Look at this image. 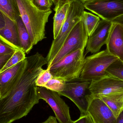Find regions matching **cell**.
Returning <instances> with one entry per match:
<instances>
[{"label":"cell","instance_id":"cell-15","mask_svg":"<svg viewBox=\"0 0 123 123\" xmlns=\"http://www.w3.org/2000/svg\"><path fill=\"white\" fill-rule=\"evenodd\" d=\"M5 16L6 26L0 29V40L15 49H22L16 22Z\"/></svg>","mask_w":123,"mask_h":123},{"label":"cell","instance_id":"cell-8","mask_svg":"<svg viewBox=\"0 0 123 123\" xmlns=\"http://www.w3.org/2000/svg\"><path fill=\"white\" fill-rule=\"evenodd\" d=\"M37 93L39 99L44 100L51 107L59 123H72L69 108L60 95L44 87H37Z\"/></svg>","mask_w":123,"mask_h":123},{"label":"cell","instance_id":"cell-14","mask_svg":"<svg viewBox=\"0 0 123 123\" xmlns=\"http://www.w3.org/2000/svg\"><path fill=\"white\" fill-rule=\"evenodd\" d=\"M106 49L123 62V25L112 22L106 44Z\"/></svg>","mask_w":123,"mask_h":123},{"label":"cell","instance_id":"cell-1","mask_svg":"<svg viewBox=\"0 0 123 123\" xmlns=\"http://www.w3.org/2000/svg\"><path fill=\"white\" fill-rule=\"evenodd\" d=\"M24 71L18 82L0 98V123H12L26 116L39 102L35 82L48 64L46 57L37 52L26 57Z\"/></svg>","mask_w":123,"mask_h":123},{"label":"cell","instance_id":"cell-20","mask_svg":"<svg viewBox=\"0 0 123 123\" xmlns=\"http://www.w3.org/2000/svg\"><path fill=\"white\" fill-rule=\"evenodd\" d=\"M82 19L87 35L89 37L97 29L100 21V18L98 16L85 11Z\"/></svg>","mask_w":123,"mask_h":123},{"label":"cell","instance_id":"cell-26","mask_svg":"<svg viewBox=\"0 0 123 123\" xmlns=\"http://www.w3.org/2000/svg\"><path fill=\"white\" fill-rule=\"evenodd\" d=\"M16 50L0 40V55L14 53Z\"/></svg>","mask_w":123,"mask_h":123},{"label":"cell","instance_id":"cell-27","mask_svg":"<svg viewBox=\"0 0 123 123\" xmlns=\"http://www.w3.org/2000/svg\"><path fill=\"white\" fill-rule=\"evenodd\" d=\"M13 54L11 53L0 55V72Z\"/></svg>","mask_w":123,"mask_h":123},{"label":"cell","instance_id":"cell-29","mask_svg":"<svg viewBox=\"0 0 123 123\" xmlns=\"http://www.w3.org/2000/svg\"><path fill=\"white\" fill-rule=\"evenodd\" d=\"M6 24L5 14L0 10V29L5 27Z\"/></svg>","mask_w":123,"mask_h":123},{"label":"cell","instance_id":"cell-30","mask_svg":"<svg viewBox=\"0 0 123 123\" xmlns=\"http://www.w3.org/2000/svg\"><path fill=\"white\" fill-rule=\"evenodd\" d=\"M41 123H58L56 118L53 116H50L47 120Z\"/></svg>","mask_w":123,"mask_h":123},{"label":"cell","instance_id":"cell-24","mask_svg":"<svg viewBox=\"0 0 123 123\" xmlns=\"http://www.w3.org/2000/svg\"><path fill=\"white\" fill-rule=\"evenodd\" d=\"M53 77L49 69H44L37 79L35 84L37 87H44Z\"/></svg>","mask_w":123,"mask_h":123},{"label":"cell","instance_id":"cell-22","mask_svg":"<svg viewBox=\"0 0 123 123\" xmlns=\"http://www.w3.org/2000/svg\"><path fill=\"white\" fill-rule=\"evenodd\" d=\"M26 53L22 49L16 50L11 57L9 60L0 72L13 66L26 59Z\"/></svg>","mask_w":123,"mask_h":123},{"label":"cell","instance_id":"cell-16","mask_svg":"<svg viewBox=\"0 0 123 123\" xmlns=\"http://www.w3.org/2000/svg\"><path fill=\"white\" fill-rule=\"evenodd\" d=\"M94 98L102 100L111 110L116 118L123 111V92Z\"/></svg>","mask_w":123,"mask_h":123},{"label":"cell","instance_id":"cell-25","mask_svg":"<svg viewBox=\"0 0 123 123\" xmlns=\"http://www.w3.org/2000/svg\"><path fill=\"white\" fill-rule=\"evenodd\" d=\"M35 6L40 10L46 11L51 9L53 4L52 0H32Z\"/></svg>","mask_w":123,"mask_h":123},{"label":"cell","instance_id":"cell-5","mask_svg":"<svg viewBox=\"0 0 123 123\" xmlns=\"http://www.w3.org/2000/svg\"><path fill=\"white\" fill-rule=\"evenodd\" d=\"M107 49L85 58V63L80 79L92 81L109 75L106 69L113 62L118 60Z\"/></svg>","mask_w":123,"mask_h":123},{"label":"cell","instance_id":"cell-17","mask_svg":"<svg viewBox=\"0 0 123 123\" xmlns=\"http://www.w3.org/2000/svg\"><path fill=\"white\" fill-rule=\"evenodd\" d=\"M71 1H67L55 6L53 18V39L57 37L66 20Z\"/></svg>","mask_w":123,"mask_h":123},{"label":"cell","instance_id":"cell-4","mask_svg":"<svg viewBox=\"0 0 123 123\" xmlns=\"http://www.w3.org/2000/svg\"><path fill=\"white\" fill-rule=\"evenodd\" d=\"M85 49H79L65 56L49 69L54 78L68 82L79 78L84 67Z\"/></svg>","mask_w":123,"mask_h":123},{"label":"cell","instance_id":"cell-31","mask_svg":"<svg viewBox=\"0 0 123 123\" xmlns=\"http://www.w3.org/2000/svg\"><path fill=\"white\" fill-rule=\"evenodd\" d=\"M112 22H117L123 25V14L111 20Z\"/></svg>","mask_w":123,"mask_h":123},{"label":"cell","instance_id":"cell-34","mask_svg":"<svg viewBox=\"0 0 123 123\" xmlns=\"http://www.w3.org/2000/svg\"><path fill=\"white\" fill-rule=\"evenodd\" d=\"M72 0H60V3H59L58 4H62L63 3H64L65 2H67V1H71Z\"/></svg>","mask_w":123,"mask_h":123},{"label":"cell","instance_id":"cell-13","mask_svg":"<svg viewBox=\"0 0 123 123\" xmlns=\"http://www.w3.org/2000/svg\"><path fill=\"white\" fill-rule=\"evenodd\" d=\"M94 123H116V118L111 110L99 98H93L87 111Z\"/></svg>","mask_w":123,"mask_h":123},{"label":"cell","instance_id":"cell-32","mask_svg":"<svg viewBox=\"0 0 123 123\" xmlns=\"http://www.w3.org/2000/svg\"><path fill=\"white\" fill-rule=\"evenodd\" d=\"M116 123H123V111L117 118Z\"/></svg>","mask_w":123,"mask_h":123},{"label":"cell","instance_id":"cell-3","mask_svg":"<svg viewBox=\"0 0 123 123\" xmlns=\"http://www.w3.org/2000/svg\"><path fill=\"white\" fill-rule=\"evenodd\" d=\"M85 9L84 3L81 0L71 1L66 20L57 37L53 41L46 57L47 66L57 55L73 28L82 19Z\"/></svg>","mask_w":123,"mask_h":123},{"label":"cell","instance_id":"cell-6","mask_svg":"<svg viewBox=\"0 0 123 123\" xmlns=\"http://www.w3.org/2000/svg\"><path fill=\"white\" fill-rule=\"evenodd\" d=\"M91 82L79 78L66 82L63 90L58 92L74 103L79 108L81 115L87 114L89 105L92 99L89 89Z\"/></svg>","mask_w":123,"mask_h":123},{"label":"cell","instance_id":"cell-33","mask_svg":"<svg viewBox=\"0 0 123 123\" xmlns=\"http://www.w3.org/2000/svg\"><path fill=\"white\" fill-rule=\"evenodd\" d=\"M81 0L84 4L86 3L96 2V1H103L108 0Z\"/></svg>","mask_w":123,"mask_h":123},{"label":"cell","instance_id":"cell-9","mask_svg":"<svg viewBox=\"0 0 123 123\" xmlns=\"http://www.w3.org/2000/svg\"><path fill=\"white\" fill-rule=\"evenodd\" d=\"M85 8L101 19L111 21L123 14V0H108L84 4Z\"/></svg>","mask_w":123,"mask_h":123},{"label":"cell","instance_id":"cell-23","mask_svg":"<svg viewBox=\"0 0 123 123\" xmlns=\"http://www.w3.org/2000/svg\"><path fill=\"white\" fill-rule=\"evenodd\" d=\"M66 82L61 79L53 77L44 87L52 91L59 92L63 90Z\"/></svg>","mask_w":123,"mask_h":123},{"label":"cell","instance_id":"cell-7","mask_svg":"<svg viewBox=\"0 0 123 123\" xmlns=\"http://www.w3.org/2000/svg\"><path fill=\"white\" fill-rule=\"evenodd\" d=\"M88 37L82 18L73 28L57 55L48 66L47 69H49L51 66L67 55L79 49H85Z\"/></svg>","mask_w":123,"mask_h":123},{"label":"cell","instance_id":"cell-18","mask_svg":"<svg viewBox=\"0 0 123 123\" xmlns=\"http://www.w3.org/2000/svg\"><path fill=\"white\" fill-rule=\"evenodd\" d=\"M16 22L22 50L25 53L29 54L34 46L31 41L29 34L21 17H19Z\"/></svg>","mask_w":123,"mask_h":123},{"label":"cell","instance_id":"cell-11","mask_svg":"<svg viewBox=\"0 0 123 123\" xmlns=\"http://www.w3.org/2000/svg\"><path fill=\"white\" fill-rule=\"evenodd\" d=\"M112 24L111 21L100 20L97 29L88 37L85 55L89 53L94 54L98 52L102 47L106 44Z\"/></svg>","mask_w":123,"mask_h":123},{"label":"cell","instance_id":"cell-12","mask_svg":"<svg viewBox=\"0 0 123 123\" xmlns=\"http://www.w3.org/2000/svg\"><path fill=\"white\" fill-rule=\"evenodd\" d=\"M26 59L0 73V98L6 96L20 79L26 64Z\"/></svg>","mask_w":123,"mask_h":123},{"label":"cell","instance_id":"cell-10","mask_svg":"<svg viewBox=\"0 0 123 123\" xmlns=\"http://www.w3.org/2000/svg\"><path fill=\"white\" fill-rule=\"evenodd\" d=\"M89 89L93 98L123 92V82L109 74L92 80Z\"/></svg>","mask_w":123,"mask_h":123},{"label":"cell","instance_id":"cell-35","mask_svg":"<svg viewBox=\"0 0 123 123\" xmlns=\"http://www.w3.org/2000/svg\"><path fill=\"white\" fill-rule=\"evenodd\" d=\"M60 0H52L53 4H55V6L58 5L60 3Z\"/></svg>","mask_w":123,"mask_h":123},{"label":"cell","instance_id":"cell-2","mask_svg":"<svg viewBox=\"0 0 123 123\" xmlns=\"http://www.w3.org/2000/svg\"><path fill=\"white\" fill-rule=\"evenodd\" d=\"M20 17L30 36L33 45L46 38L45 26L51 9L44 11L38 8L32 0H16Z\"/></svg>","mask_w":123,"mask_h":123},{"label":"cell","instance_id":"cell-19","mask_svg":"<svg viewBox=\"0 0 123 123\" xmlns=\"http://www.w3.org/2000/svg\"><path fill=\"white\" fill-rule=\"evenodd\" d=\"M0 10L14 21L20 17L16 0H0Z\"/></svg>","mask_w":123,"mask_h":123},{"label":"cell","instance_id":"cell-21","mask_svg":"<svg viewBox=\"0 0 123 123\" xmlns=\"http://www.w3.org/2000/svg\"><path fill=\"white\" fill-rule=\"evenodd\" d=\"M106 72L123 82V62L118 59L108 67Z\"/></svg>","mask_w":123,"mask_h":123},{"label":"cell","instance_id":"cell-28","mask_svg":"<svg viewBox=\"0 0 123 123\" xmlns=\"http://www.w3.org/2000/svg\"><path fill=\"white\" fill-rule=\"evenodd\" d=\"M72 123H94L88 114L80 116L79 119L73 121Z\"/></svg>","mask_w":123,"mask_h":123}]
</instances>
